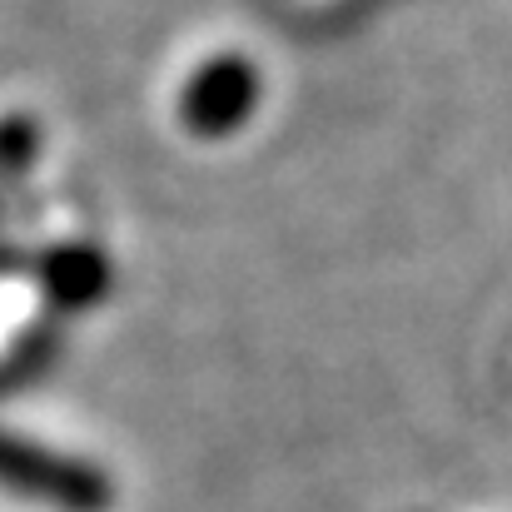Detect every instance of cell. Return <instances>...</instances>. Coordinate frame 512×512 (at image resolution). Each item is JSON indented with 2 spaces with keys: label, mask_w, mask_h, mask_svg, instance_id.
<instances>
[{
  "label": "cell",
  "mask_w": 512,
  "mask_h": 512,
  "mask_svg": "<svg viewBox=\"0 0 512 512\" xmlns=\"http://www.w3.org/2000/svg\"><path fill=\"white\" fill-rule=\"evenodd\" d=\"M254 100H259V75L249 70V60L239 55H224V60H209L179 95V115L194 135L204 140H219V135H234L249 115H254Z\"/></svg>",
  "instance_id": "2"
},
{
  "label": "cell",
  "mask_w": 512,
  "mask_h": 512,
  "mask_svg": "<svg viewBox=\"0 0 512 512\" xmlns=\"http://www.w3.org/2000/svg\"><path fill=\"white\" fill-rule=\"evenodd\" d=\"M0 488L40 498L45 508L60 512H105L115 498L110 478L90 468L85 458H65L15 433H0Z\"/></svg>",
  "instance_id": "1"
},
{
  "label": "cell",
  "mask_w": 512,
  "mask_h": 512,
  "mask_svg": "<svg viewBox=\"0 0 512 512\" xmlns=\"http://www.w3.org/2000/svg\"><path fill=\"white\" fill-rule=\"evenodd\" d=\"M45 284L60 304H90L105 289V264L90 249H60L45 264Z\"/></svg>",
  "instance_id": "3"
}]
</instances>
